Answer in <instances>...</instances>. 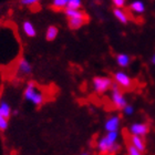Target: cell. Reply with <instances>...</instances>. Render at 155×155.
Listing matches in <instances>:
<instances>
[{
  "label": "cell",
  "instance_id": "10",
  "mask_svg": "<svg viewBox=\"0 0 155 155\" xmlns=\"http://www.w3.org/2000/svg\"><path fill=\"white\" fill-rule=\"evenodd\" d=\"M85 21H87V18H85V16L79 17V18H69V19H68L69 28H70V29H72V30L80 29L81 27L84 26Z\"/></svg>",
  "mask_w": 155,
  "mask_h": 155
},
{
  "label": "cell",
  "instance_id": "19",
  "mask_svg": "<svg viewBox=\"0 0 155 155\" xmlns=\"http://www.w3.org/2000/svg\"><path fill=\"white\" fill-rule=\"evenodd\" d=\"M81 7H82V0H69L67 8H69V9L80 10Z\"/></svg>",
  "mask_w": 155,
  "mask_h": 155
},
{
  "label": "cell",
  "instance_id": "24",
  "mask_svg": "<svg viewBox=\"0 0 155 155\" xmlns=\"http://www.w3.org/2000/svg\"><path fill=\"white\" fill-rule=\"evenodd\" d=\"M114 7L115 8H119V9H122L123 7L125 6V0H112Z\"/></svg>",
  "mask_w": 155,
  "mask_h": 155
},
{
  "label": "cell",
  "instance_id": "2",
  "mask_svg": "<svg viewBox=\"0 0 155 155\" xmlns=\"http://www.w3.org/2000/svg\"><path fill=\"white\" fill-rule=\"evenodd\" d=\"M23 97L25 100L32 103L36 107H40L45 102V95L39 90L35 82L30 81L26 85V89L23 91Z\"/></svg>",
  "mask_w": 155,
  "mask_h": 155
},
{
  "label": "cell",
  "instance_id": "5",
  "mask_svg": "<svg viewBox=\"0 0 155 155\" xmlns=\"http://www.w3.org/2000/svg\"><path fill=\"white\" fill-rule=\"evenodd\" d=\"M113 78H114L115 83L117 84L120 87H123V89H131V87H132V85H133L132 79L126 74L125 72H123V71L115 72Z\"/></svg>",
  "mask_w": 155,
  "mask_h": 155
},
{
  "label": "cell",
  "instance_id": "12",
  "mask_svg": "<svg viewBox=\"0 0 155 155\" xmlns=\"http://www.w3.org/2000/svg\"><path fill=\"white\" fill-rule=\"evenodd\" d=\"M22 31L25 32L27 37H29V38H35L37 36V30L35 28L32 23L30 22V21H23L22 23Z\"/></svg>",
  "mask_w": 155,
  "mask_h": 155
},
{
  "label": "cell",
  "instance_id": "1",
  "mask_svg": "<svg viewBox=\"0 0 155 155\" xmlns=\"http://www.w3.org/2000/svg\"><path fill=\"white\" fill-rule=\"evenodd\" d=\"M119 132H107V135L102 136L97 144V149L101 154L113 155L120 151V145L117 144Z\"/></svg>",
  "mask_w": 155,
  "mask_h": 155
},
{
  "label": "cell",
  "instance_id": "9",
  "mask_svg": "<svg viewBox=\"0 0 155 155\" xmlns=\"http://www.w3.org/2000/svg\"><path fill=\"white\" fill-rule=\"evenodd\" d=\"M129 143L131 145H133L135 149H137L140 152L144 153L145 152V141L141 136L136 135H130L129 137Z\"/></svg>",
  "mask_w": 155,
  "mask_h": 155
},
{
  "label": "cell",
  "instance_id": "20",
  "mask_svg": "<svg viewBox=\"0 0 155 155\" xmlns=\"http://www.w3.org/2000/svg\"><path fill=\"white\" fill-rule=\"evenodd\" d=\"M8 126H9V120L0 115V131H1V132L7 131Z\"/></svg>",
  "mask_w": 155,
  "mask_h": 155
},
{
  "label": "cell",
  "instance_id": "4",
  "mask_svg": "<svg viewBox=\"0 0 155 155\" xmlns=\"http://www.w3.org/2000/svg\"><path fill=\"white\" fill-rule=\"evenodd\" d=\"M92 85H93V90L97 93H104L111 90V87L113 85V81L111 78L107 77H95L92 81Z\"/></svg>",
  "mask_w": 155,
  "mask_h": 155
},
{
  "label": "cell",
  "instance_id": "15",
  "mask_svg": "<svg viewBox=\"0 0 155 155\" xmlns=\"http://www.w3.org/2000/svg\"><path fill=\"white\" fill-rule=\"evenodd\" d=\"M58 33H59L58 27L49 26L47 31H45V39H47L48 41H53V40L58 37Z\"/></svg>",
  "mask_w": 155,
  "mask_h": 155
},
{
  "label": "cell",
  "instance_id": "11",
  "mask_svg": "<svg viewBox=\"0 0 155 155\" xmlns=\"http://www.w3.org/2000/svg\"><path fill=\"white\" fill-rule=\"evenodd\" d=\"M11 114H12V109L9 102L6 100H0V115L9 120Z\"/></svg>",
  "mask_w": 155,
  "mask_h": 155
},
{
  "label": "cell",
  "instance_id": "17",
  "mask_svg": "<svg viewBox=\"0 0 155 155\" xmlns=\"http://www.w3.org/2000/svg\"><path fill=\"white\" fill-rule=\"evenodd\" d=\"M64 15L69 18H79V17H83L85 16L81 10H77V9H64Z\"/></svg>",
  "mask_w": 155,
  "mask_h": 155
},
{
  "label": "cell",
  "instance_id": "25",
  "mask_svg": "<svg viewBox=\"0 0 155 155\" xmlns=\"http://www.w3.org/2000/svg\"><path fill=\"white\" fill-rule=\"evenodd\" d=\"M152 63L153 64H155V54L153 55V58H152Z\"/></svg>",
  "mask_w": 155,
  "mask_h": 155
},
{
  "label": "cell",
  "instance_id": "26",
  "mask_svg": "<svg viewBox=\"0 0 155 155\" xmlns=\"http://www.w3.org/2000/svg\"><path fill=\"white\" fill-rule=\"evenodd\" d=\"M80 155H90V154H89V153H87V152H84V153H81Z\"/></svg>",
  "mask_w": 155,
  "mask_h": 155
},
{
  "label": "cell",
  "instance_id": "21",
  "mask_svg": "<svg viewBox=\"0 0 155 155\" xmlns=\"http://www.w3.org/2000/svg\"><path fill=\"white\" fill-rule=\"evenodd\" d=\"M127 155H143L142 152H140L139 150L135 149L133 145L131 144H127Z\"/></svg>",
  "mask_w": 155,
  "mask_h": 155
},
{
  "label": "cell",
  "instance_id": "23",
  "mask_svg": "<svg viewBox=\"0 0 155 155\" xmlns=\"http://www.w3.org/2000/svg\"><path fill=\"white\" fill-rule=\"evenodd\" d=\"M133 112H134V107H133L131 104H127V105L123 109V113L125 114V115H132Z\"/></svg>",
  "mask_w": 155,
  "mask_h": 155
},
{
  "label": "cell",
  "instance_id": "16",
  "mask_svg": "<svg viewBox=\"0 0 155 155\" xmlns=\"http://www.w3.org/2000/svg\"><path fill=\"white\" fill-rule=\"evenodd\" d=\"M130 61H131V58L125 53H120V54L116 55V63L121 68H126L130 64Z\"/></svg>",
  "mask_w": 155,
  "mask_h": 155
},
{
  "label": "cell",
  "instance_id": "3",
  "mask_svg": "<svg viewBox=\"0 0 155 155\" xmlns=\"http://www.w3.org/2000/svg\"><path fill=\"white\" fill-rule=\"evenodd\" d=\"M111 101L117 110H123L127 105L125 97H124L123 93L120 90V87L116 83H113V85L111 87Z\"/></svg>",
  "mask_w": 155,
  "mask_h": 155
},
{
  "label": "cell",
  "instance_id": "18",
  "mask_svg": "<svg viewBox=\"0 0 155 155\" xmlns=\"http://www.w3.org/2000/svg\"><path fill=\"white\" fill-rule=\"evenodd\" d=\"M69 0H52V7L55 9H67Z\"/></svg>",
  "mask_w": 155,
  "mask_h": 155
},
{
  "label": "cell",
  "instance_id": "13",
  "mask_svg": "<svg viewBox=\"0 0 155 155\" xmlns=\"http://www.w3.org/2000/svg\"><path fill=\"white\" fill-rule=\"evenodd\" d=\"M113 15L116 19L119 20L121 23H123V25H126V23L129 22V16L126 15V12L123 9L115 8V9L113 10Z\"/></svg>",
  "mask_w": 155,
  "mask_h": 155
},
{
  "label": "cell",
  "instance_id": "14",
  "mask_svg": "<svg viewBox=\"0 0 155 155\" xmlns=\"http://www.w3.org/2000/svg\"><path fill=\"white\" fill-rule=\"evenodd\" d=\"M130 9L132 10L133 12L135 13H143L145 11V6H144V3L141 1V0H135V1H133L131 5H130Z\"/></svg>",
  "mask_w": 155,
  "mask_h": 155
},
{
  "label": "cell",
  "instance_id": "6",
  "mask_svg": "<svg viewBox=\"0 0 155 155\" xmlns=\"http://www.w3.org/2000/svg\"><path fill=\"white\" fill-rule=\"evenodd\" d=\"M129 132L131 135L144 137L150 132V125L147 123H134V124L130 126Z\"/></svg>",
  "mask_w": 155,
  "mask_h": 155
},
{
  "label": "cell",
  "instance_id": "22",
  "mask_svg": "<svg viewBox=\"0 0 155 155\" xmlns=\"http://www.w3.org/2000/svg\"><path fill=\"white\" fill-rule=\"evenodd\" d=\"M40 0H20L19 2L22 5V6H26V7H30V6H33V5H36L38 3Z\"/></svg>",
  "mask_w": 155,
  "mask_h": 155
},
{
  "label": "cell",
  "instance_id": "8",
  "mask_svg": "<svg viewBox=\"0 0 155 155\" xmlns=\"http://www.w3.org/2000/svg\"><path fill=\"white\" fill-rule=\"evenodd\" d=\"M120 123H121V119L119 115H112L105 121L104 124V129L107 132H116L120 127Z\"/></svg>",
  "mask_w": 155,
  "mask_h": 155
},
{
  "label": "cell",
  "instance_id": "7",
  "mask_svg": "<svg viewBox=\"0 0 155 155\" xmlns=\"http://www.w3.org/2000/svg\"><path fill=\"white\" fill-rule=\"evenodd\" d=\"M17 71H18V74L22 75V77L30 75L31 72H32V65H31V63H30L26 58H22V59H20L19 62H18Z\"/></svg>",
  "mask_w": 155,
  "mask_h": 155
}]
</instances>
